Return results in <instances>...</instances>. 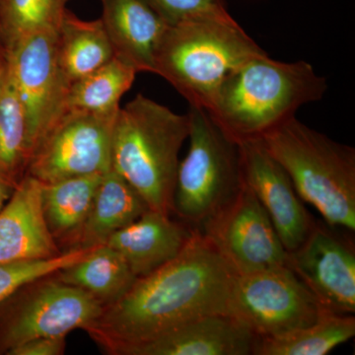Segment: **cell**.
<instances>
[{
	"instance_id": "cell-13",
	"label": "cell",
	"mask_w": 355,
	"mask_h": 355,
	"mask_svg": "<svg viewBox=\"0 0 355 355\" xmlns=\"http://www.w3.org/2000/svg\"><path fill=\"white\" fill-rule=\"evenodd\" d=\"M243 177L266 210L287 253L309 234L315 221L284 168L260 139L239 142Z\"/></svg>"
},
{
	"instance_id": "cell-30",
	"label": "cell",
	"mask_w": 355,
	"mask_h": 355,
	"mask_svg": "<svg viewBox=\"0 0 355 355\" xmlns=\"http://www.w3.org/2000/svg\"><path fill=\"white\" fill-rule=\"evenodd\" d=\"M7 55V51L6 46H4L3 41H2L1 35H0V60H6Z\"/></svg>"
},
{
	"instance_id": "cell-3",
	"label": "cell",
	"mask_w": 355,
	"mask_h": 355,
	"mask_svg": "<svg viewBox=\"0 0 355 355\" xmlns=\"http://www.w3.org/2000/svg\"><path fill=\"white\" fill-rule=\"evenodd\" d=\"M190 132L189 114L142 94L119 109L112 139V169L149 209L171 216L179 154Z\"/></svg>"
},
{
	"instance_id": "cell-32",
	"label": "cell",
	"mask_w": 355,
	"mask_h": 355,
	"mask_svg": "<svg viewBox=\"0 0 355 355\" xmlns=\"http://www.w3.org/2000/svg\"><path fill=\"white\" fill-rule=\"evenodd\" d=\"M3 2H4V0H0V12H1L2 6H3ZM0 35H1V33H0ZM1 38H2V37H1Z\"/></svg>"
},
{
	"instance_id": "cell-27",
	"label": "cell",
	"mask_w": 355,
	"mask_h": 355,
	"mask_svg": "<svg viewBox=\"0 0 355 355\" xmlns=\"http://www.w3.org/2000/svg\"><path fill=\"white\" fill-rule=\"evenodd\" d=\"M168 24L189 20L230 17L225 0H148Z\"/></svg>"
},
{
	"instance_id": "cell-2",
	"label": "cell",
	"mask_w": 355,
	"mask_h": 355,
	"mask_svg": "<svg viewBox=\"0 0 355 355\" xmlns=\"http://www.w3.org/2000/svg\"><path fill=\"white\" fill-rule=\"evenodd\" d=\"M327 91V79L309 62H279L265 53L226 78L207 112L236 141L261 139Z\"/></svg>"
},
{
	"instance_id": "cell-31",
	"label": "cell",
	"mask_w": 355,
	"mask_h": 355,
	"mask_svg": "<svg viewBox=\"0 0 355 355\" xmlns=\"http://www.w3.org/2000/svg\"><path fill=\"white\" fill-rule=\"evenodd\" d=\"M6 60H0V84H1L2 76H3L4 71V67H6Z\"/></svg>"
},
{
	"instance_id": "cell-18",
	"label": "cell",
	"mask_w": 355,
	"mask_h": 355,
	"mask_svg": "<svg viewBox=\"0 0 355 355\" xmlns=\"http://www.w3.org/2000/svg\"><path fill=\"white\" fill-rule=\"evenodd\" d=\"M147 209L148 207L139 193L121 175L110 170L96 191L73 249L105 244L114 232L137 220Z\"/></svg>"
},
{
	"instance_id": "cell-24",
	"label": "cell",
	"mask_w": 355,
	"mask_h": 355,
	"mask_svg": "<svg viewBox=\"0 0 355 355\" xmlns=\"http://www.w3.org/2000/svg\"><path fill=\"white\" fill-rule=\"evenodd\" d=\"M30 160L24 111L6 60L0 84V174L17 186L27 173Z\"/></svg>"
},
{
	"instance_id": "cell-29",
	"label": "cell",
	"mask_w": 355,
	"mask_h": 355,
	"mask_svg": "<svg viewBox=\"0 0 355 355\" xmlns=\"http://www.w3.org/2000/svg\"><path fill=\"white\" fill-rule=\"evenodd\" d=\"M15 188L16 184L9 181L3 175L0 174V209L8 202Z\"/></svg>"
},
{
	"instance_id": "cell-7",
	"label": "cell",
	"mask_w": 355,
	"mask_h": 355,
	"mask_svg": "<svg viewBox=\"0 0 355 355\" xmlns=\"http://www.w3.org/2000/svg\"><path fill=\"white\" fill-rule=\"evenodd\" d=\"M92 296L58 279L55 272L23 284L0 301V355L42 336H67L99 316Z\"/></svg>"
},
{
	"instance_id": "cell-19",
	"label": "cell",
	"mask_w": 355,
	"mask_h": 355,
	"mask_svg": "<svg viewBox=\"0 0 355 355\" xmlns=\"http://www.w3.org/2000/svg\"><path fill=\"white\" fill-rule=\"evenodd\" d=\"M105 174L85 175L53 183H41L44 221L62 252L73 249L74 242L85 223L96 191Z\"/></svg>"
},
{
	"instance_id": "cell-22",
	"label": "cell",
	"mask_w": 355,
	"mask_h": 355,
	"mask_svg": "<svg viewBox=\"0 0 355 355\" xmlns=\"http://www.w3.org/2000/svg\"><path fill=\"white\" fill-rule=\"evenodd\" d=\"M355 336V318L324 311L314 323L260 338L254 355H326Z\"/></svg>"
},
{
	"instance_id": "cell-8",
	"label": "cell",
	"mask_w": 355,
	"mask_h": 355,
	"mask_svg": "<svg viewBox=\"0 0 355 355\" xmlns=\"http://www.w3.org/2000/svg\"><path fill=\"white\" fill-rule=\"evenodd\" d=\"M324 311L286 265L236 275L229 295V316L259 338L303 328Z\"/></svg>"
},
{
	"instance_id": "cell-17",
	"label": "cell",
	"mask_w": 355,
	"mask_h": 355,
	"mask_svg": "<svg viewBox=\"0 0 355 355\" xmlns=\"http://www.w3.org/2000/svg\"><path fill=\"white\" fill-rule=\"evenodd\" d=\"M195 229L174 221L171 216L147 209L105 244L119 252L135 277H146L169 263L183 251Z\"/></svg>"
},
{
	"instance_id": "cell-5",
	"label": "cell",
	"mask_w": 355,
	"mask_h": 355,
	"mask_svg": "<svg viewBox=\"0 0 355 355\" xmlns=\"http://www.w3.org/2000/svg\"><path fill=\"white\" fill-rule=\"evenodd\" d=\"M291 178L299 197L331 227L355 231V149L329 139L297 119L260 139Z\"/></svg>"
},
{
	"instance_id": "cell-16",
	"label": "cell",
	"mask_w": 355,
	"mask_h": 355,
	"mask_svg": "<svg viewBox=\"0 0 355 355\" xmlns=\"http://www.w3.org/2000/svg\"><path fill=\"white\" fill-rule=\"evenodd\" d=\"M102 23L114 57L139 72H155L167 21L148 0H102Z\"/></svg>"
},
{
	"instance_id": "cell-11",
	"label": "cell",
	"mask_w": 355,
	"mask_h": 355,
	"mask_svg": "<svg viewBox=\"0 0 355 355\" xmlns=\"http://www.w3.org/2000/svg\"><path fill=\"white\" fill-rule=\"evenodd\" d=\"M198 231L237 275L286 265V248L245 182L238 195Z\"/></svg>"
},
{
	"instance_id": "cell-1",
	"label": "cell",
	"mask_w": 355,
	"mask_h": 355,
	"mask_svg": "<svg viewBox=\"0 0 355 355\" xmlns=\"http://www.w3.org/2000/svg\"><path fill=\"white\" fill-rule=\"evenodd\" d=\"M236 275L195 229L176 258L139 277L123 297L104 306L84 331L106 354L123 355L130 347L191 320L228 315Z\"/></svg>"
},
{
	"instance_id": "cell-14",
	"label": "cell",
	"mask_w": 355,
	"mask_h": 355,
	"mask_svg": "<svg viewBox=\"0 0 355 355\" xmlns=\"http://www.w3.org/2000/svg\"><path fill=\"white\" fill-rule=\"evenodd\" d=\"M259 340L234 318L212 314L179 324L123 355H252Z\"/></svg>"
},
{
	"instance_id": "cell-20",
	"label": "cell",
	"mask_w": 355,
	"mask_h": 355,
	"mask_svg": "<svg viewBox=\"0 0 355 355\" xmlns=\"http://www.w3.org/2000/svg\"><path fill=\"white\" fill-rule=\"evenodd\" d=\"M58 58L69 86L114 58L102 20L84 21L65 9L57 29Z\"/></svg>"
},
{
	"instance_id": "cell-26",
	"label": "cell",
	"mask_w": 355,
	"mask_h": 355,
	"mask_svg": "<svg viewBox=\"0 0 355 355\" xmlns=\"http://www.w3.org/2000/svg\"><path fill=\"white\" fill-rule=\"evenodd\" d=\"M94 248L71 249L55 258L44 260L20 261L0 265V301L23 284L76 263L87 256Z\"/></svg>"
},
{
	"instance_id": "cell-9",
	"label": "cell",
	"mask_w": 355,
	"mask_h": 355,
	"mask_svg": "<svg viewBox=\"0 0 355 355\" xmlns=\"http://www.w3.org/2000/svg\"><path fill=\"white\" fill-rule=\"evenodd\" d=\"M6 64L24 111L32 158L64 113L70 87L58 64L57 29L42 30L21 39L7 51Z\"/></svg>"
},
{
	"instance_id": "cell-15",
	"label": "cell",
	"mask_w": 355,
	"mask_h": 355,
	"mask_svg": "<svg viewBox=\"0 0 355 355\" xmlns=\"http://www.w3.org/2000/svg\"><path fill=\"white\" fill-rule=\"evenodd\" d=\"M62 253L44 221L42 184L25 175L0 209V265Z\"/></svg>"
},
{
	"instance_id": "cell-6",
	"label": "cell",
	"mask_w": 355,
	"mask_h": 355,
	"mask_svg": "<svg viewBox=\"0 0 355 355\" xmlns=\"http://www.w3.org/2000/svg\"><path fill=\"white\" fill-rule=\"evenodd\" d=\"M188 153L180 161L173 212L191 228L203 224L238 195L244 184L239 142L205 110L190 107Z\"/></svg>"
},
{
	"instance_id": "cell-12",
	"label": "cell",
	"mask_w": 355,
	"mask_h": 355,
	"mask_svg": "<svg viewBox=\"0 0 355 355\" xmlns=\"http://www.w3.org/2000/svg\"><path fill=\"white\" fill-rule=\"evenodd\" d=\"M286 266L324 311L354 314V245L335 227L315 222L304 241L287 253Z\"/></svg>"
},
{
	"instance_id": "cell-33",
	"label": "cell",
	"mask_w": 355,
	"mask_h": 355,
	"mask_svg": "<svg viewBox=\"0 0 355 355\" xmlns=\"http://www.w3.org/2000/svg\"><path fill=\"white\" fill-rule=\"evenodd\" d=\"M64 1L65 2V4H67V1H69V0H64Z\"/></svg>"
},
{
	"instance_id": "cell-10",
	"label": "cell",
	"mask_w": 355,
	"mask_h": 355,
	"mask_svg": "<svg viewBox=\"0 0 355 355\" xmlns=\"http://www.w3.org/2000/svg\"><path fill=\"white\" fill-rule=\"evenodd\" d=\"M116 114L64 111L37 147L26 175L49 184L109 172Z\"/></svg>"
},
{
	"instance_id": "cell-28",
	"label": "cell",
	"mask_w": 355,
	"mask_h": 355,
	"mask_svg": "<svg viewBox=\"0 0 355 355\" xmlns=\"http://www.w3.org/2000/svg\"><path fill=\"white\" fill-rule=\"evenodd\" d=\"M67 336H42L23 343L8 355H62L67 347Z\"/></svg>"
},
{
	"instance_id": "cell-4",
	"label": "cell",
	"mask_w": 355,
	"mask_h": 355,
	"mask_svg": "<svg viewBox=\"0 0 355 355\" xmlns=\"http://www.w3.org/2000/svg\"><path fill=\"white\" fill-rule=\"evenodd\" d=\"M265 53L232 16L184 21L166 31L154 74L171 84L190 107L209 111L226 78Z\"/></svg>"
},
{
	"instance_id": "cell-21",
	"label": "cell",
	"mask_w": 355,
	"mask_h": 355,
	"mask_svg": "<svg viewBox=\"0 0 355 355\" xmlns=\"http://www.w3.org/2000/svg\"><path fill=\"white\" fill-rule=\"evenodd\" d=\"M55 275L60 282L85 291L103 307L123 297L137 279L123 256L106 244L95 247Z\"/></svg>"
},
{
	"instance_id": "cell-23",
	"label": "cell",
	"mask_w": 355,
	"mask_h": 355,
	"mask_svg": "<svg viewBox=\"0 0 355 355\" xmlns=\"http://www.w3.org/2000/svg\"><path fill=\"white\" fill-rule=\"evenodd\" d=\"M137 72L113 58L92 73L72 83L65 99V111L116 114L121 97L132 87Z\"/></svg>"
},
{
	"instance_id": "cell-25",
	"label": "cell",
	"mask_w": 355,
	"mask_h": 355,
	"mask_svg": "<svg viewBox=\"0 0 355 355\" xmlns=\"http://www.w3.org/2000/svg\"><path fill=\"white\" fill-rule=\"evenodd\" d=\"M65 9L64 0H4L0 33L6 51L32 33L58 29Z\"/></svg>"
}]
</instances>
